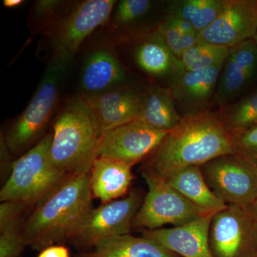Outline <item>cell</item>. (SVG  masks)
<instances>
[{
  "label": "cell",
  "mask_w": 257,
  "mask_h": 257,
  "mask_svg": "<svg viewBox=\"0 0 257 257\" xmlns=\"http://www.w3.org/2000/svg\"><path fill=\"white\" fill-rule=\"evenodd\" d=\"M257 0H226L222 11L201 32L199 41L231 47L254 38Z\"/></svg>",
  "instance_id": "4fadbf2b"
},
{
  "label": "cell",
  "mask_w": 257,
  "mask_h": 257,
  "mask_svg": "<svg viewBox=\"0 0 257 257\" xmlns=\"http://www.w3.org/2000/svg\"><path fill=\"white\" fill-rule=\"evenodd\" d=\"M126 72L111 49L99 48L87 56L81 72L82 95L89 96L124 87Z\"/></svg>",
  "instance_id": "e0dca14e"
},
{
  "label": "cell",
  "mask_w": 257,
  "mask_h": 257,
  "mask_svg": "<svg viewBox=\"0 0 257 257\" xmlns=\"http://www.w3.org/2000/svg\"><path fill=\"white\" fill-rule=\"evenodd\" d=\"M226 2V0H175L169 3L167 13L187 22L200 35L219 16Z\"/></svg>",
  "instance_id": "cb8c5ba5"
},
{
  "label": "cell",
  "mask_w": 257,
  "mask_h": 257,
  "mask_svg": "<svg viewBox=\"0 0 257 257\" xmlns=\"http://www.w3.org/2000/svg\"><path fill=\"white\" fill-rule=\"evenodd\" d=\"M219 116L234 136L257 126V90L223 106Z\"/></svg>",
  "instance_id": "484cf974"
},
{
  "label": "cell",
  "mask_w": 257,
  "mask_h": 257,
  "mask_svg": "<svg viewBox=\"0 0 257 257\" xmlns=\"http://www.w3.org/2000/svg\"><path fill=\"white\" fill-rule=\"evenodd\" d=\"M142 175L148 192L133 219L132 229L155 230L167 224L182 226L208 213L193 205L165 179L151 171L143 169Z\"/></svg>",
  "instance_id": "8992f818"
},
{
  "label": "cell",
  "mask_w": 257,
  "mask_h": 257,
  "mask_svg": "<svg viewBox=\"0 0 257 257\" xmlns=\"http://www.w3.org/2000/svg\"><path fill=\"white\" fill-rule=\"evenodd\" d=\"M172 53L180 59L185 51L199 42V33L184 20L167 15L156 28Z\"/></svg>",
  "instance_id": "d4e9b609"
},
{
  "label": "cell",
  "mask_w": 257,
  "mask_h": 257,
  "mask_svg": "<svg viewBox=\"0 0 257 257\" xmlns=\"http://www.w3.org/2000/svg\"><path fill=\"white\" fill-rule=\"evenodd\" d=\"M51 163L66 176L89 175L97 159L99 135L95 117L82 95L72 96L56 116Z\"/></svg>",
  "instance_id": "3957f363"
},
{
  "label": "cell",
  "mask_w": 257,
  "mask_h": 257,
  "mask_svg": "<svg viewBox=\"0 0 257 257\" xmlns=\"http://www.w3.org/2000/svg\"><path fill=\"white\" fill-rule=\"evenodd\" d=\"M116 3L115 0H85L74 5L51 29L52 57L69 63L84 40L109 21Z\"/></svg>",
  "instance_id": "9c48e42d"
},
{
  "label": "cell",
  "mask_w": 257,
  "mask_h": 257,
  "mask_svg": "<svg viewBox=\"0 0 257 257\" xmlns=\"http://www.w3.org/2000/svg\"><path fill=\"white\" fill-rule=\"evenodd\" d=\"M140 120L160 131L169 133L182 116L176 106L170 87L152 85L143 89Z\"/></svg>",
  "instance_id": "7402d4cb"
},
{
  "label": "cell",
  "mask_w": 257,
  "mask_h": 257,
  "mask_svg": "<svg viewBox=\"0 0 257 257\" xmlns=\"http://www.w3.org/2000/svg\"><path fill=\"white\" fill-rule=\"evenodd\" d=\"M143 89L120 87L107 92L82 95L90 106L99 135L106 130L140 119Z\"/></svg>",
  "instance_id": "2e32d148"
},
{
  "label": "cell",
  "mask_w": 257,
  "mask_h": 257,
  "mask_svg": "<svg viewBox=\"0 0 257 257\" xmlns=\"http://www.w3.org/2000/svg\"><path fill=\"white\" fill-rule=\"evenodd\" d=\"M69 64L52 57L28 105L8 127L4 137L13 156L24 155L44 138L42 135L57 107Z\"/></svg>",
  "instance_id": "277c9868"
},
{
  "label": "cell",
  "mask_w": 257,
  "mask_h": 257,
  "mask_svg": "<svg viewBox=\"0 0 257 257\" xmlns=\"http://www.w3.org/2000/svg\"><path fill=\"white\" fill-rule=\"evenodd\" d=\"M253 40H254L255 42H256L257 43V32H256V35H255L254 38H253Z\"/></svg>",
  "instance_id": "836d02e7"
},
{
  "label": "cell",
  "mask_w": 257,
  "mask_h": 257,
  "mask_svg": "<svg viewBox=\"0 0 257 257\" xmlns=\"http://www.w3.org/2000/svg\"><path fill=\"white\" fill-rule=\"evenodd\" d=\"M229 50L230 47L199 41L185 51L180 60L186 71L201 70L224 62Z\"/></svg>",
  "instance_id": "4316f807"
},
{
  "label": "cell",
  "mask_w": 257,
  "mask_h": 257,
  "mask_svg": "<svg viewBox=\"0 0 257 257\" xmlns=\"http://www.w3.org/2000/svg\"><path fill=\"white\" fill-rule=\"evenodd\" d=\"M209 240L214 257H257V222L248 209L226 205L213 216Z\"/></svg>",
  "instance_id": "30bf717a"
},
{
  "label": "cell",
  "mask_w": 257,
  "mask_h": 257,
  "mask_svg": "<svg viewBox=\"0 0 257 257\" xmlns=\"http://www.w3.org/2000/svg\"><path fill=\"white\" fill-rule=\"evenodd\" d=\"M32 208L24 203L0 204V257H20L26 247L23 226Z\"/></svg>",
  "instance_id": "603a6c76"
},
{
  "label": "cell",
  "mask_w": 257,
  "mask_h": 257,
  "mask_svg": "<svg viewBox=\"0 0 257 257\" xmlns=\"http://www.w3.org/2000/svg\"><path fill=\"white\" fill-rule=\"evenodd\" d=\"M143 201V193L133 189L123 199L92 208L74 230L68 242L84 252L101 240L130 234L133 219Z\"/></svg>",
  "instance_id": "ba28073f"
},
{
  "label": "cell",
  "mask_w": 257,
  "mask_h": 257,
  "mask_svg": "<svg viewBox=\"0 0 257 257\" xmlns=\"http://www.w3.org/2000/svg\"><path fill=\"white\" fill-rule=\"evenodd\" d=\"M165 179L171 187L201 210L216 213L226 207L208 185L200 167H185Z\"/></svg>",
  "instance_id": "44dd1931"
},
{
  "label": "cell",
  "mask_w": 257,
  "mask_h": 257,
  "mask_svg": "<svg viewBox=\"0 0 257 257\" xmlns=\"http://www.w3.org/2000/svg\"><path fill=\"white\" fill-rule=\"evenodd\" d=\"M208 185L226 205L248 209L257 198V163L239 153L218 157L201 166Z\"/></svg>",
  "instance_id": "52a82bcc"
},
{
  "label": "cell",
  "mask_w": 257,
  "mask_h": 257,
  "mask_svg": "<svg viewBox=\"0 0 257 257\" xmlns=\"http://www.w3.org/2000/svg\"><path fill=\"white\" fill-rule=\"evenodd\" d=\"M224 62L201 70L185 71L170 83L169 87L182 117L209 111Z\"/></svg>",
  "instance_id": "5bb4252c"
},
{
  "label": "cell",
  "mask_w": 257,
  "mask_h": 257,
  "mask_svg": "<svg viewBox=\"0 0 257 257\" xmlns=\"http://www.w3.org/2000/svg\"><path fill=\"white\" fill-rule=\"evenodd\" d=\"M132 167L118 161L98 157L89 173L93 198L104 204L126 195L133 179Z\"/></svg>",
  "instance_id": "d6986e66"
},
{
  "label": "cell",
  "mask_w": 257,
  "mask_h": 257,
  "mask_svg": "<svg viewBox=\"0 0 257 257\" xmlns=\"http://www.w3.org/2000/svg\"><path fill=\"white\" fill-rule=\"evenodd\" d=\"M154 5V2L150 0H121L116 3L111 13V25L116 29L135 25L146 18Z\"/></svg>",
  "instance_id": "83f0119b"
},
{
  "label": "cell",
  "mask_w": 257,
  "mask_h": 257,
  "mask_svg": "<svg viewBox=\"0 0 257 257\" xmlns=\"http://www.w3.org/2000/svg\"><path fill=\"white\" fill-rule=\"evenodd\" d=\"M37 257H70V253L65 245L54 244L42 249Z\"/></svg>",
  "instance_id": "4dcf8cb0"
},
{
  "label": "cell",
  "mask_w": 257,
  "mask_h": 257,
  "mask_svg": "<svg viewBox=\"0 0 257 257\" xmlns=\"http://www.w3.org/2000/svg\"><path fill=\"white\" fill-rule=\"evenodd\" d=\"M89 175L70 176L29 212L24 222L27 246L41 251L68 242L84 216L92 209Z\"/></svg>",
  "instance_id": "7a4b0ae2"
},
{
  "label": "cell",
  "mask_w": 257,
  "mask_h": 257,
  "mask_svg": "<svg viewBox=\"0 0 257 257\" xmlns=\"http://www.w3.org/2000/svg\"><path fill=\"white\" fill-rule=\"evenodd\" d=\"M24 3H25V1H23V0H4L3 5L6 8H13L23 5Z\"/></svg>",
  "instance_id": "1f68e13d"
},
{
  "label": "cell",
  "mask_w": 257,
  "mask_h": 257,
  "mask_svg": "<svg viewBox=\"0 0 257 257\" xmlns=\"http://www.w3.org/2000/svg\"><path fill=\"white\" fill-rule=\"evenodd\" d=\"M135 61L145 73L170 83L185 72L182 60L176 57L156 30L141 37L135 52Z\"/></svg>",
  "instance_id": "ac0fdd59"
},
{
  "label": "cell",
  "mask_w": 257,
  "mask_h": 257,
  "mask_svg": "<svg viewBox=\"0 0 257 257\" xmlns=\"http://www.w3.org/2000/svg\"><path fill=\"white\" fill-rule=\"evenodd\" d=\"M238 153L234 134L219 113L205 111L182 117L147 158L143 169L163 179L190 166H201L223 155Z\"/></svg>",
  "instance_id": "6da1fadb"
},
{
  "label": "cell",
  "mask_w": 257,
  "mask_h": 257,
  "mask_svg": "<svg viewBox=\"0 0 257 257\" xmlns=\"http://www.w3.org/2000/svg\"><path fill=\"white\" fill-rule=\"evenodd\" d=\"M214 214L207 213L182 226L141 229L142 236L154 240L182 257H214L209 246V234Z\"/></svg>",
  "instance_id": "9a60e30c"
},
{
  "label": "cell",
  "mask_w": 257,
  "mask_h": 257,
  "mask_svg": "<svg viewBox=\"0 0 257 257\" xmlns=\"http://www.w3.org/2000/svg\"><path fill=\"white\" fill-rule=\"evenodd\" d=\"M77 257H182L154 240L130 234L101 240Z\"/></svg>",
  "instance_id": "ffe728a7"
},
{
  "label": "cell",
  "mask_w": 257,
  "mask_h": 257,
  "mask_svg": "<svg viewBox=\"0 0 257 257\" xmlns=\"http://www.w3.org/2000/svg\"><path fill=\"white\" fill-rule=\"evenodd\" d=\"M257 83V43L253 39L231 47L219 75L214 103L223 107L242 97Z\"/></svg>",
  "instance_id": "7c38bea8"
},
{
  "label": "cell",
  "mask_w": 257,
  "mask_h": 257,
  "mask_svg": "<svg viewBox=\"0 0 257 257\" xmlns=\"http://www.w3.org/2000/svg\"><path fill=\"white\" fill-rule=\"evenodd\" d=\"M248 210L253 219L257 222V198Z\"/></svg>",
  "instance_id": "d6a6232c"
},
{
  "label": "cell",
  "mask_w": 257,
  "mask_h": 257,
  "mask_svg": "<svg viewBox=\"0 0 257 257\" xmlns=\"http://www.w3.org/2000/svg\"><path fill=\"white\" fill-rule=\"evenodd\" d=\"M53 134L14 161L8 180L0 191V201L19 202L33 208L68 177L51 163L50 149Z\"/></svg>",
  "instance_id": "5b68a950"
},
{
  "label": "cell",
  "mask_w": 257,
  "mask_h": 257,
  "mask_svg": "<svg viewBox=\"0 0 257 257\" xmlns=\"http://www.w3.org/2000/svg\"><path fill=\"white\" fill-rule=\"evenodd\" d=\"M167 134L152 127L142 120H133L101 134L98 156L133 167L148 158Z\"/></svg>",
  "instance_id": "8fae6325"
},
{
  "label": "cell",
  "mask_w": 257,
  "mask_h": 257,
  "mask_svg": "<svg viewBox=\"0 0 257 257\" xmlns=\"http://www.w3.org/2000/svg\"><path fill=\"white\" fill-rule=\"evenodd\" d=\"M64 2L56 0H40L36 2L34 5L32 15L35 20H42L45 24L49 23V20H52L57 11L60 10Z\"/></svg>",
  "instance_id": "f546056e"
},
{
  "label": "cell",
  "mask_w": 257,
  "mask_h": 257,
  "mask_svg": "<svg viewBox=\"0 0 257 257\" xmlns=\"http://www.w3.org/2000/svg\"><path fill=\"white\" fill-rule=\"evenodd\" d=\"M238 153L257 163V126L235 136Z\"/></svg>",
  "instance_id": "f1b7e54d"
}]
</instances>
